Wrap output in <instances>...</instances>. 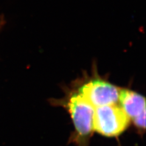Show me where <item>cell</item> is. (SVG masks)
<instances>
[{
    "label": "cell",
    "instance_id": "8992f818",
    "mask_svg": "<svg viewBox=\"0 0 146 146\" xmlns=\"http://www.w3.org/2000/svg\"><path fill=\"white\" fill-rule=\"evenodd\" d=\"M4 25V20L2 16L0 17V29H1L3 26Z\"/></svg>",
    "mask_w": 146,
    "mask_h": 146
},
{
    "label": "cell",
    "instance_id": "277c9868",
    "mask_svg": "<svg viewBox=\"0 0 146 146\" xmlns=\"http://www.w3.org/2000/svg\"><path fill=\"white\" fill-rule=\"evenodd\" d=\"M118 103L130 120L145 111V98L133 90L121 88Z\"/></svg>",
    "mask_w": 146,
    "mask_h": 146
},
{
    "label": "cell",
    "instance_id": "7a4b0ae2",
    "mask_svg": "<svg viewBox=\"0 0 146 146\" xmlns=\"http://www.w3.org/2000/svg\"><path fill=\"white\" fill-rule=\"evenodd\" d=\"M130 122V118L117 104L94 108L93 130L104 136L121 135L129 127Z\"/></svg>",
    "mask_w": 146,
    "mask_h": 146
},
{
    "label": "cell",
    "instance_id": "3957f363",
    "mask_svg": "<svg viewBox=\"0 0 146 146\" xmlns=\"http://www.w3.org/2000/svg\"><path fill=\"white\" fill-rule=\"evenodd\" d=\"M121 88L99 77L97 74L79 86L77 92L93 107L118 103Z\"/></svg>",
    "mask_w": 146,
    "mask_h": 146
},
{
    "label": "cell",
    "instance_id": "5b68a950",
    "mask_svg": "<svg viewBox=\"0 0 146 146\" xmlns=\"http://www.w3.org/2000/svg\"><path fill=\"white\" fill-rule=\"evenodd\" d=\"M131 120L137 130L141 133L144 132L145 129V111H144Z\"/></svg>",
    "mask_w": 146,
    "mask_h": 146
},
{
    "label": "cell",
    "instance_id": "6da1fadb",
    "mask_svg": "<svg viewBox=\"0 0 146 146\" xmlns=\"http://www.w3.org/2000/svg\"><path fill=\"white\" fill-rule=\"evenodd\" d=\"M53 104L63 106L69 112L74 127L70 141L76 146H88L93 130L94 107L77 92L72 91L60 100H53Z\"/></svg>",
    "mask_w": 146,
    "mask_h": 146
}]
</instances>
